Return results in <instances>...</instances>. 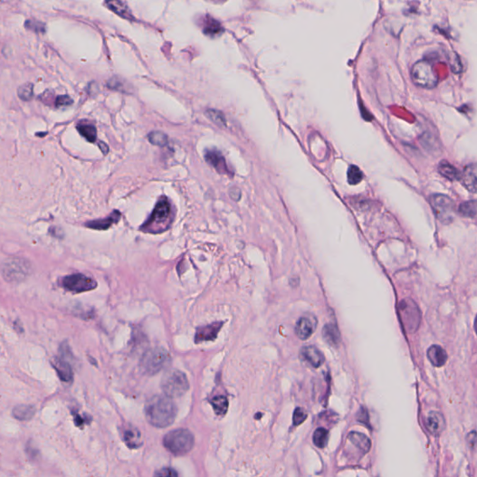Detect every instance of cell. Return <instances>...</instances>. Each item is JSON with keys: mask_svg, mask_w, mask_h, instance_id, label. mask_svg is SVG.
Listing matches in <instances>:
<instances>
[{"mask_svg": "<svg viewBox=\"0 0 477 477\" xmlns=\"http://www.w3.org/2000/svg\"><path fill=\"white\" fill-rule=\"evenodd\" d=\"M177 413L173 399L166 395H156L146 403L145 414L148 423L157 428H166L174 423Z\"/></svg>", "mask_w": 477, "mask_h": 477, "instance_id": "obj_1", "label": "cell"}, {"mask_svg": "<svg viewBox=\"0 0 477 477\" xmlns=\"http://www.w3.org/2000/svg\"><path fill=\"white\" fill-rule=\"evenodd\" d=\"M173 220L172 205L165 197L157 202L154 210L148 220L142 225L141 230L147 233H161L169 229Z\"/></svg>", "mask_w": 477, "mask_h": 477, "instance_id": "obj_2", "label": "cell"}, {"mask_svg": "<svg viewBox=\"0 0 477 477\" xmlns=\"http://www.w3.org/2000/svg\"><path fill=\"white\" fill-rule=\"evenodd\" d=\"M195 438L193 433L187 429L172 430L163 438L164 447L175 456L188 454L194 446Z\"/></svg>", "mask_w": 477, "mask_h": 477, "instance_id": "obj_3", "label": "cell"}, {"mask_svg": "<svg viewBox=\"0 0 477 477\" xmlns=\"http://www.w3.org/2000/svg\"><path fill=\"white\" fill-rule=\"evenodd\" d=\"M410 75L414 84L423 89H433L439 81L435 68L427 60L417 62L411 68Z\"/></svg>", "mask_w": 477, "mask_h": 477, "instance_id": "obj_4", "label": "cell"}, {"mask_svg": "<svg viewBox=\"0 0 477 477\" xmlns=\"http://www.w3.org/2000/svg\"><path fill=\"white\" fill-rule=\"evenodd\" d=\"M162 389L164 394L172 399L182 396L189 389L188 377L179 370L169 371L162 378Z\"/></svg>", "mask_w": 477, "mask_h": 477, "instance_id": "obj_5", "label": "cell"}, {"mask_svg": "<svg viewBox=\"0 0 477 477\" xmlns=\"http://www.w3.org/2000/svg\"><path fill=\"white\" fill-rule=\"evenodd\" d=\"M31 264L24 258H10L3 264L2 275L5 281L12 283L23 282L31 274Z\"/></svg>", "mask_w": 477, "mask_h": 477, "instance_id": "obj_6", "label": "cell"}, {"mask_svg": "<svg viewBox=\"0 0 477 477\" xmlns=\"http://www.w3.org/2000/svg\"><path fill=\"white\" fill-rule=\"evenodd\" d=\"M398 312L403 329L407 333H415L418 329L421 321L420 310L417 304L409 298L403 299L399 304Z\"/></svg>", "mask_w": 477, "mask_h": 477, "instance_id": "obj_7", "label": "cell"}, {"mask_svg": "<svg viewBox=\"0 0 477 477\" xmlns=\"http://www.w3.org/2000/svg\"><path fill=\"white\" fill-rule=\"evenodd\" d=\"M171 358L168 352L162 348H154L148 350L141 360L143 370L148 375H155L168 366Z\"/></svg>", "mask_w": 477, "mask_h": 477, "instance_id": "obj_8", "label": "cell"}, {"mask_svg": "<svg viewBox=\"0 0 477 477\" xmlns=\"http://www.w3.org/2000/svg\"><path fill=\"white\" fill-rule=\"evenodd\" d=\"M430 203L440 221L448 223L452 220L455 213V203L448 196L443 194L430 196Z\"/></svg>", "mask_w": 477, "mask_h": 477, "instance_id": "obj_9", "label": "cell"}, {"mask_svg": "<svg viewBox=\"0 0 477 477\" xmlns=\"http://www.w3.org/2000/svg\"><path fill=\"white\" fill-rule=\"evenodd\" d=\"M62 285L65 289L69 292L79 294L95 289L97 286V282H95L93 278H90L81 273H76L65 277L62 281Z\"/></svg>", "mask_w": 477, "mask_h": 477, "instance_id": "obj_10", "label": "cell"}, {"mask_svg": "<svg viewBox=\"0 0 477 477\" xmlns=\"http://www.w3.org/2000/svg\"><path fill=\"white\" fill-rule=\"evenodd\" d=\"M317 327V320L314 316H303L296 324V335L301 340H306L312 336Z\"/></svg>", "mask_w": 477, "mask_h": 477, "instance_id": "obj_11", "label": "cell"}, {"mask_svg": "<svg viewBox=\"0 0 477 477\" xmlns=\"http://www.w3.org/2000/svg\"><path fill=\"white\" fill-rule=\"evenodd\" d=\"M425 426L432 435H440L445 429V419L438 411H430L425 419Z\"/></svg>", "mask_w": 477, "mask_h": 477, "instance_id": "obj_12", "label": "cell"}, {"mask_svg": "<svg viewBox=\"0 0 477 477\" xmlns=\"http://www.w3.org/2000/svg\"><path fill=\"white\" fill-rule=\"evenodd\" d=\"M121 434H122L123 442L129 448H133V449L139 448L143 444L140 430L135 428V426H133L132 424L124 425Z\"/></svg>", "mask_w": 477, "mask_h": 477, "instance_id": "obj_13", "label": "cell"}, {"mask_svg": "<svg viewBox=\"0 0 477 477\" xmlns=\"http://www.w3.org/2000/svg\"><path fill=\"white\" fill-rule=\"evenodd\" d=\"M222 325L223 323L218 322V323H211L208 325L199 327L196 331L195 342L202 343L204 341L215 340L222 328Z\"/></svg>", "mask_w": 477, "mask_h": 477, "instance_id": "obj_14", "label": "cell"}, {"mask_svg": "<svg viewBox=\"0 0 477 477\" xmlns=\"http://www.w3.org/2000/svg\"><path fill=\"white\" fill-rule=\"evenodd\" d=\"M477 169L475 163H470L466 166L463 172L460 174L459 179L464 188L471 193L476 192L477 188Z\"/></svg>", "mask_w": 477, "mask_h": 477, "instance_id": "obj_15", "label": "cell"}, {"mask_svg": "<svg viewBox=\"0 0 477 477\" xmlns=\"http://www.w3.org/2000/svg\"><path fill=\"white\" fill-rule=\"evenodd\" d=\"M52 365L57 372L58 376L64 382H72L73 380V370L70 363L67 362L63 357H54L52 360Z\"/></svg>", "mask_w": 477, "mask_h": 477, "instance_id": "obj_16", "label": "cell"}, {"mask_svg": "<svg viewBox=\"0 0 477 477\" xmlns=\"http://www.w3.org/2000/svg\"><path fill=\"white\" fill-rule=\"evenodd\" d=\"M205 160L219 173L228 175L229 173L227 162L223 155L216 149H209L205 152Z\"/></svg>", "mask_w": 477, "mask_h": 477, "instance_id": "obj_17", "label": "cell"}, {"mask_svg": "<svg viewBox=\"0 0 477 477\" xmlns=\"http://www.w3.org/2000/svg\"><path fill=\"white\" fill-rule=\"evenodd\" d=\"M301 356L304 358L305 361L313 366L314 368H318L323 364L325 357L323 354V352L316 348L315 346H305L301 349Z\"/></svg>", "mask_w": 477, "mask_h": 477, "instance_id": "obj_18", "label": "cell"}, {"mask_svg": "<svg viewBox=\"0 0 477 477\" xmlns=\"http://www.w3.org/2000/svg\"><path fill=\"white\" fill-rule=\"evenodd\" d=\"M121 216L120 212L115 211L107 218L88 222L85 224V226L89 229H96V230H106V229L111 228L116 223H118L119 220L121 219Z\"/></svg>", "mask_w": 477, "mask_h": 477, "instance_id": "obj_19", "label": "cell"}, {"mask_svg": "<svg viewBox=\"0 0 477 477\" xmlns=\"http://www.w3.org/2000/svg\"><path fill=\"white\" fill-rule=\"evenodd\" d=\"M427 357L432 365L441 367L446 363L447 353L441 346L432 345L427 350Z\"/></svg>", "mask_w": 477, "mask_h": 477, "instance_id": "obj_20", "label": "cell"}, {"mask_svg": "<svg viewBox=\"0 0 477 477\" xmlns=\"http://www.w3.org/2000/svg\"><path fill=\"white\" fill-rule=\"evenodd\" d=\"M203 33L211 38L218 37L224 32V28L218 21L215 20L210 16H205L202 21Z\"/></svg>", "mask_w": 477, "mask_h": 477, "instance_id": "obj_21", "label": "cell"}, {"mask_svg": "<svg viewBox=\"0 0 477 477\" xmlns=\"http://www.w3.org/2000/svg\"><path fill=\"white\" fill-rule=\"evenodd\" d=\"M348 439L349 442L355 445L358 449L362 451L363 453H367L371 448V441L369 438L366 436L365 434L357 432V431H351L349 432L348 435Z\"/></svg>", "mask_w": 477, "mask_h": 477, "instance_id": "obj_22", "label": "cell"}, {"mask_svg": "<svg viewBox=\"0 0 477 477\" xmlns=\"http://www.w3.org/2000/svg\"><path fill=\"white\" fill-rule=\"evenodd\" d=\"M324 340L331 346L336 347L340 342V333L335 323H327L323 328Z\"/></svg>", "mask_w": 477, "mask_h": 477, "instance_id": "obj_23", "label": "cell"}, {"mask_svg": "<svg viewBox=\"0 0 477 477\" xmlns=\"http://www.w3.org/2000/svg\"><path fill=\"white\" fill-rule=\"evenodd\" d=\"M105 5H106L110 11H112L113 13L118 14L119 16H121V17L124 18V19L131 20V19L134 18V17H133V14L131 13V11L129 10L128 6L126 5L125 2H121V1H107V2H105Z\"/></svg>", "mask_w": 477, "mask_h": 477, "instance_id": "obj_24", "label": "cell"}, {"mask_svg": "<svg viewBox=\"0 0 477 477\" xmlns=\"http://www.w3.org/2000/svg\"><path fill=\"white\" fill-rule=\"evenodd\" d=\"M438 171L443 177L449 180H458L460 173L456 167H454L451 163L446 161H442L438 165Z\"/></svg>", "mask_w": 477, "mask_h": 477, "instance_id": "obj_25", "label": "cell"}, {"mask_svg": "<svg viewBox=\"0 0 477 477\" xmlns=\"http://www.w3.org/2000/svg\"><path fill=\"white\" fill-rule=\"evenodd\" d=\"M211 404L215 410V413L219 417H224L229 408L228 398L224 395H217L211 400Z\"/></svg>", "mask_w": 477, "mask_h": 477, "instance_id": "obj_26", "label": "cell"}, {"mask_svg": "<svg viewBox=\"0 0 477 477\" xmlns=\"http://www.w3.org/2000/svg\"><path fill=\"white\" fill-rule=\"evenodd\" d=\"M34 406L28 405V404H21L16 407H14V416L19 420H29L31 419L35 415Z\"/></svg>", "mask_w": 477, "mask_h": 477, "instance_id": "obj_27", "label": "cell"}, {"mask_svg": "<svg viewBox=\"0 0 477 477\" xmlns=\"http://www.w3.org/2000/svg\"><path fill=\"white\" fill-rule=\"evenodd\" d=\"M77 129L80 132V134L85 139H87L88 141L91 142V143H94L96 141L97 132H96V128L94 127V125L87 123V122H81V123L78 124Z\"/></svg>", "mask_w": 477, "mask_h": 477, "instance_id": "obj_28", "label": "cell"}, {"mask_svg": "<svg viewBox=\"0 0 477 477\" xmlns=\"http://www.w3.org/2000/svg\"><path fill=\"white\" fill-rule=\"evenodd\" d=\"M328 437H329L328 430H326V429H324L323 427H320V428H318V429L314 431V433H313V437H312L313 443L315 444L317 447L323 448V447H325L326 444H327Z\"/></svg>", "mask_w": 477, "mask_h": 477, "instance_id": "obj_29", "label": "cell"}, {"mask_svg": "<svg viewBox=\"0 0 477 477\" xmlns=\"http://www.w3.org/2000/svg\"><path fill=\"white\" fill-rule=\"evenodd\" d=\"M18 96L21 100L25 102L31 101L34 97V84L31 82H27L18 88L17 91Z\"/></svg>", "mask_w": 477, "mask_h": 477, "instance_id": "obj_30", "label": "cell"}, {"mask_svg": "<svg viewBox=\"0 0 477 477\" xmlns=\"http://www.w3.org/2000/svg\"><path fill=\"white\" fill-rule=\"evenodd\" d=\"M458 213L465 217H470V218L475 217L476 202L473 200V201H468V202L461 203L458 207Z\"/></svg>", "mask_w": 477, "mask_h": 477, "instance_id": "obj_31", "label": "cell"}, {"mask_svg": "<svg viewBox=\"0 0 477 477\" xmlns=\"http://www.w3.org/2000/svg\"><path fill=\"white\" fill-rule=\"evenodd\" d=\"M348 182L349 185L355 186L363 180V175L362 171L355 165H350L347 173Z\"/></svg>", "mask_w": 477, "mask_h": 477, "instance_id": "obj_32", "label": "cell"}, {"mask_svg": "<svg viewBox=\"0 0 477 477\" xmlns=\"http://www.w3.org/2000/svg\"><path fill=\"white\" fill-rule=\"evenodd\" d=\"M148 140L153 144L155 146H159V147H164L167 145L168 143V137L166 136L165 134H163L162 132H159V131H155V132H152L150 133L149 135H148Z\"/></svg>", "mask_w": 477, "mask_h": 477, "instance_id": "obj_33", "label": "cell"}, {"mask_svg": "<svg viewBox=\"0 0 477 477\" xmlns=\"http://www.w3.org/2000/svg\"><path fill=\"white\" fill-rule=\"evenodd\" d=\"M206 116L215 124L218 126H226V120L225 116L222 113L221 111H217L215 109H209L206 111Z\"/></svg>", "mask_w": 477, "mask_h": 477, "instance_id": "obj_34", "label": "cell"}, {"mask_svg": "<svg viewBox=\"0 0 477 477\" xmlns=\"http://www.w3.org/2000/svg\"><path fill=\"white\" fill-rule=\"evenodd\" d=\"M25 27L27 30L33 31L35 33L38 34H43L46 32V27L43 23L39 22V21L27 20L25 24Z\"/></svg>", "mask_w": 477, "mask_h": 477, "instance_id": "obj_35", "label": "cell"}, {"mask_svg": "<svg viewBox=\"0 0 477 477\" xmlns=\"http://www.w3.org/2000/svg\"><path fill=\"white\" fill-rule=\"evenodd\" d=\"M307 413L306 411L303 409V408H300V407H297L295 412H294V416H293V423L296 426H298L300 424H302L306 419H307Z\"/></svg>", "mask_w": 477, "mask_h": 477, "instance_id": "obj_36", "label": "cell"}, {"mask_svg": "<svg viewBox=\"0 0 477 477\" xmlns=\"http://www.w3.org/2000/svg\"><path fill=\"white\" fill-rule=\"evenodd\" d=\"M153 477H178V473L175 469L170 468V467H165V468H162V469L157 470Z\"/></svg>", "mask_w": 477, "mask_h": 477, "instance_id": "obj_37", "label": "cell"}, {"mask_svg": "<svg viewBox=\"0 0 477 477\" xmlns=\"http://www.w3.org/2000/svg\"><path fill=\"white\" fill-rule=\"evenodd\" d=\"M73 104V100L71 97L68 95H61L57 96L55 100V106L57 108H64V107H69Z\"/></svg>", "mask_w": 477, "mask_h": 477, "instance_id": "obj_38", "label": "cell"}, {"mask_svg": "<svg viewBox=\"0 0 477 477\" xmlns=\"http://www.w3.org/2000/svg\"><path fill=\"white\" fill-rule=\"evenodd\" d=\"M39 99L47 106H51L53 103L55 105V100H56V98H54V93L51 92V91H47V92L43 93L39 97Z\"/></svg>", "mask_w": 477, "mask_h": 477, "instance_id": "obj_39", "label": "cell"}, {"mask_svg": "<svg viewBox=\"0 0 477 477\" xmlns=\"http://www.w3.org/2000/svg\"><path fill=\"white\" fill-rule=\"evenodd\" d=\"M357 419L363 423L366 424V425H369V416H368V413H367V410L364 409V408H362V409L359 411L358 415H357Z\"/></svg>", "mask_w": 477, "mask_h": 477, "instance_id": "obj_40", "label": "cell"}, {"mask_svg": "<svg viewBox=\"0 0 477 477\" xmlns=\"http://www.w3.org/2000/svg\"><path fill=\"white\" fill-rule=\"evenodd\" d=\"M475 438H476V434H475L474 430H472L467 436V441L469 443L470 448H473L474 445H475Z\"/></svg>", "mask_w": 477, "mask_h": 477, "instance_id": "obj_41", "label": "cell"}, {"mask_svg": "<svg viewBox=\"0 0 477 477\" xmlns=\"http://www.w3.org/2000/svg\"><path fill=\"white\" fill-rule=\"evenodd\" d=\"M229 194H230V197L235 201H239L240 198H241V191H240L239 188H231L230 191H229Z\"/></svg>", "mask_w": 477, "mask_h": 477, "instance_id": "obj_42", "label": "cell"}, {"mask_svg": "<svg viewBox=\"0 0 477 477\" xmlns=\"http://www.w3.org/2000/svg\"><path fill=\"white\" fill-rule=\"evenodd\" d=\"M50 232L52 233V235L57 237V238H63L64 237V232L62 231V229H58V228H53L52 227L50 229Z\"/></svg>", "mask_w": 477, "mask_h": 477, "instance_id": "obj_43", "label": "cell"}, {"mask_svg": "<svg viewBox=\"0 0 477 477\" xmlns=\"http://www.w3.org/2000/svg\"><path fill=\"white\" fill-rule=\"evenodd\" d=\"M74 417L75 423H76L77 426H81V425L84 424V418H82L80 415L76 414Z\"/></svg>", "mask_w": 477, "mask_h": 477, "instance_id": "obj_44", "label": "cell"}, {"mask_svg": "<svg viewBox=\"0 0 477 477\" xmlns=\"http://www.w3.org/2000/svg\"><path fill=\"white\" fill-rule=\"evenodd\" d=\"M99 148H101V150L103 151V153H104V154H107V153H108V147L107 146V145H106V144H105V143H103V142L99 143Z\"/></svg>", "mask_w": 477, "mask_h": 477, "instance_id": "obj_45", "label": "cell"}]
</instances>
